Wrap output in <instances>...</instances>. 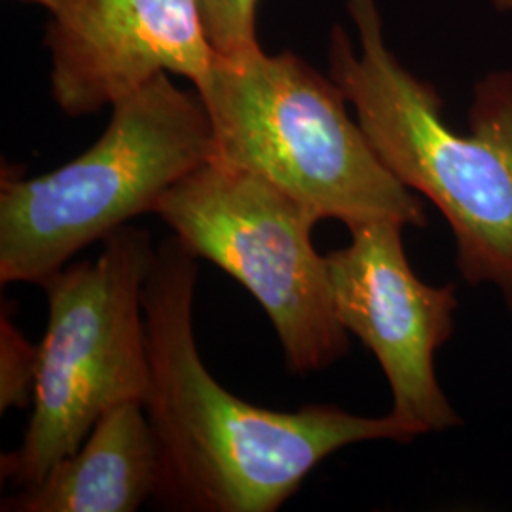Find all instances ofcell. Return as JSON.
I'll list each match as a JSON object with an SVG mask.
<instances>
[{"label":"cell","mask_w":512,"mask_h":512,"mask_svg":"<svg viewBox=\"0 0 512 512\" xmlns=\"http://www.w3.org/2000/svg\"><path fill=\"white\" fill-rule=\"evenodd\" d=\"M403 228L399 220L357 224L327 264L338 321L374 353L391 387V414L420 437L461 423L435 372V355L454 334L458 296L454 285L433 287L414 274Z\"/></svg>","instance_id":"cell-7"},{"label":"cell","mask_w":512,"mask_h":512,"mask_svg":"<svg viewBox=\"0 0 512 512\" xmlns=\"http://www.w3.org/2000/svg\"><path fill=\"white\" fill-rule=\"evenodd\" d=\"M162 488V459L143 401L105 412L73 456L4 499L6 512H133Z\"/></svg>","instance_id":"cell-9"},{"label":"cell","mask_w":512,"mask_h":512,"mask_svg":"<svg viewBox=\"0 0 512 512\" xmlns=\"http://www.w3.org/2000/svg\"><path fill=\"white\" fill-rule=\"evenodd\" d=\"M156 247L145 230L122 226L95 260L65 266L40 287L48 329L38 346L33 414L2 478L27 488L73 456L99 418L150 385L143 289Z\"/></svg>","instance_id":"cell-5"},{"label":"cell","mask_w":512,"mask_h":512,"mask_svg":"<svg viewBox=\"0 0 512 512\" xmlns=\"http://www.w3.org/2000/svg\"><path fill=\"white\" fill-rule=\"evenodd\" d=\"M38 346H33L12 319L2 313L0 325V410L33 403L37 380Z\"/></svg>","instance_id":"cell-10"},{"label":"cell","mask_w":512,"mask_h":512,"mask_svg":"<svg viewBox=\"0 0 512 512\" xmlns=\"http://www.w3.org/2000/svg\"><path fill=\"white\" fill-rule=\"evenodd\" d=\"M359 33L330 37V78L385 167L433 203L450 224L458 268L471 285H495L512 311V73L476 84L471 131L442 118L437 90L385 46L376 0H348Z\"/></svg>","instance_id":"cell-2"},{"label":"cell","mask_w":512,"mask_h":512,"mask_svg":"<svg viewBox=\"0 0 512 512\" xmlns=\"http://www.w3.org/2000/svg\"><path fill=\"white\" fill-rule=\"evenodd\" d=\"M215 158L198 90L169 73L112 105L105 133L73 162L33 179H2L0 281L42 285L95 241L154 213L165 192Z\"/></svg>","instance_id":"cell-4"},{"label":"cell","mask_w":512,"mask_h":512,"mask_svg":"<svg viewBox=\"0 0 512 512\" xmlns=\"http://www.w3.org/2000/svg\"><path fill=\"white\" fill-rule=\"evenodd\" d=\"M194 88L211 118L213 160L270 181L319 220L427 224L425 205L378 158L338 84L298 55L260 46L217 54Z\"/></svg>","instance_id":"cell-3"},{"label":"cell","mask_w":512,"mask_h":512,"mask_svg":"<svg viewBox=\"0 0 512 512\" xmlns=\"http://www.w3.org/2000/svg\"><path fill=\"white\" fill-rule=\"evenodd\" d=\"M203 29L219 55H236L258 48V0H198Z\"/></svg>","instance_id":"cell-11"},{"label":"cell","mask_w":512,"mask_h":512,"mask_svg":"<svg viewBox=\"0 0 512 512\" xmlns=\"http://www.w3.org/2000/svg\"><path fill=\"white\" fill-rule=\"evenodd\" d=\"M18 2H27V4H37V6H42V8H46L52 16L57 14V12H61L67 4H71L73 0H18Z\"/></svg>","instance_id":"cell-12"},{"label":"cell","mask_w":512,"mask_h":512,"mask_svg":"<svg viewBox=\"0 0 512 512\" xmlns=\"http://www.w3.org/2000/svg\"><path fill=\"white\" fill-rule=\"evenodd\" d=\"M198 258L177 236L156 247L143 289L150 385L145 397L162 459L158 497L181 511L274 512L330 454L418 435L391 412L357 416L330 404L258 408L226 391L194 338Z\"/></svg>","instance_id":"cell-1"},{"label":"cell","mask_w":512,"mask_h":512,"mask_svg":"<svg viewBox=\"0 0 512 512\" xmlns=\"http://www.w3.org/2000/svg\"><path fill=\"white\" fill-rule=\"evenodd\" d=\"M154 215L192 255L255 296L291 372H319L348 353L327 256L311 241L319 219L308 207L255 173L211 160L169 188Z\"/></svg>","instance_id":"cell-6"},{"label":"cell","mask_w":512,"mask_h":512,"mask_svg":"<svg viewBox=\"0 0 512 512\" xmlns=\"http://www.w3.org/2000/svg\"><path fill=\"white\" fill-rule=\"evenodd\" d=\"M46 44L52 97L69 116L112 107L162 73L198 84L217 55L198 0H73Z\"/></svg>","instance_id":"cell-8"}]
</instances>
